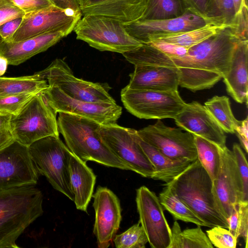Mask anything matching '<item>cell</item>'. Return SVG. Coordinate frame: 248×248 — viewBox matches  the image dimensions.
<instances>
[{"label": "cell", "instance_id": "6da1fadb", "mask_svg": "<svg viewBox=\"0 0 248 248\" xmlns=\"http://www.w3.org/2000/svg\"><path fill=\"white\" fill-rule=\"evenodd\" d=\"M43 195L35 185L0 189V248H18L16 241L43 214Z\"/></svg>", "mask_w": 248, "mask_h": 248}, {"label": "cell", "instance_id": "7a4b0ae2", "mask_svg": "<svg viewBox=\"0 0 248 248\" xmlns=\"http://www.w3.org/2000/svg\"><path fill=\"white\" fill-rule=\"evenodd\" d=\"M206 225L228 229V220L218 212L212 193V180L197 158L172 180L163 184Z\"/></svg>", "mask_w": 248, "mask_h": 248}, {"label": "cell", "instance_id": "3957f363", "mask_svg": "<svg viewBox=\"0 0 248 248\" xmlns=\"http://www.w3.org/2000/svg\"><path fill=\"white\" fill-rule=\"evenodd\" d=\"M57 123L68 148L84 162L92 161L109 167L129 170L102 141L98 132L100 124L97 122L59 112Z\"/></svg>", "mask_w": 248, "mask_h": 248}, {"label": "cell", "instance_id": "277c9868", "mask_svg": "<svg viewBox=\"0 0 248 248\" xmlns=\"http://www.w3.org/2000/svg\"><path fill=\"white\" fill-rule=\"evenodd\" d=\"M38 173L45 176L52 187L74 202L69 177L71 152L59 137L48 136L28 146Z\"/></svg>", "mask_w": 248, "mask_h": 248}, {"label": "cell", "instance_id": "5b68a950", "mask_svg": "<svg viewBox=\"0 0 248 248\" xmlns=\"http://www.w3.org/2000/svg\"><path fill=\"white\" fill-rule=\"evenodd\" d=\"M73 31L78 40L100 51L121 53L136 49L142 43L132 36L120 21L96 15H84Z\"/></svg>", "mask_w": 248, "mask_h": 248}, {"label": "cell", "instance_id": "8992f818", "mask_svg": "<svg viewBox=\"0 0 248 248\" xmlns=\"http://www.w3.org/2000/svg\"><path fill=\"white\" fill-rule=\"evenodd\" d=\"M238 40L230 27L219 30L202 42L188 48L181 58H172L177 67H190L227 75Z\"/></svg>", "mask_w": 248, "mask_h": 248}, {"label": "cell", "instance_id": "52a82bcc", "mask_svg": "<svg viewBox=\"0 0 248 248\" xmlns=\"http://www.w3.org/2000/svg\"><path fill=\"white\" fill-rule=\"evenodd\" d=\"M56 115L40 93L12 115L9 129L16 141L28 147L46 137H59Z\"/></svg>", "mask_w": 248, "mask_h": 248}, {"label": "cell", "instance_id": "ba28073f", "mask_svg": "<svg viewBox=\"0 0 248 248\" xmlns=\"http://www.w3.org/2000/svg\"><path fill=\"white\" fill-rule=\"evenodd\" d=\"M121 98L128 112L145 119H174L186 104L178 90H137L125 86L121 91Z\"/></svg>", "mask_w": 248, "mask_h": 248}, {"label": "cell", "instance_id": "9c48e42d", "mask_svg": "<svg viewBox=\"0 0 248 248\" xmlns=\"http://www.w3.org/2000/svg\"><path fill=\"white\" fill-rule=\"evenodd\" d=\"M33 75L47 80L48 85L57 87L71 97L98 103H116L108 93L110 87L106 83H94L76 77L68 65L56 59L45 69Z\"/></svg>", "mask_w": 248, "mask_h": 248}, {"label": "cell", "instance_id": "30bf717a", "mask_svg": "<svg viewBox=\"0 0 248 248\" xmlns=\"http://www.w3.org/2000/svg\"><path fill=\"white\" fill-rule=\"evenodd\" d=\"M98 132L103 143L130 170L144 177L153 178L155 170L138 142L136 130L116 123L100 124Z\"/></svg>", "mask_w": 248, "mask_h": 248}, {"label": "cell", "instance_id": "8fae6325", "mask_svg": "<svg viewBox=\"0 0 248 248\" xmlns=\"http://www.w3.org/2000/svg\"><path fill=\"white\" fill-rule=\"evenodd\" d=\"M81 12L54 5L25 14L21 24L9 40L18 42L45 33L62 31L66 36L81 18Z\"/></svg>", "mask_w": 248, "mask_h": 248}, {"label": "cell", "instance_id": "7c38bea8", "mask_svg": "<svg viewBox=\"0 0 248 248\" xmlns=\"http://www.w3.org/2000/svg\"><path fill=\"white\" fill-rule=\"evenodd\" d=\"M182 130L179 127L166 126L158 120L155 124L137 130V133L143 140L168 157L194 161L198 158L194 135Z\"/></svg>", "mask_w": 248, "mask_h": 248}, {"label": "cell", "instance_id": "4fadbf2b", "mask_svg": "<svg viewBox=\"0 0 248 248\" xmlns=\"http://www.w3.org/2000/svg\"><path fill=\"white\" fill-rule=\"evenodd\" d=\"M44 99L57 114L64 112L87 118L100 124L116 123L122 108L116 103L91 102L70 97L57 87L48 86L41 92Z\"/></svg>", "mask_w": 248, "mask_h": 248}, {"label": "cell", "instance_id": "5bb4252c", "mask_svg": "<svg viewBox=\"0 0 248 248\" xmlns=\"http://www.w3.org/2000/svg\"><path fill=\"white\" fill-rule=\"evenodd\" d=\"M218 171L212 181V193L217 209L227 220L233 208L242 201V184L232 151L218 146Z\"/></svg>", "mask_w": 248, "mask_h": 248}, {"label": "cell", "instance_id": "9a60e30c", "mask_svg": "<svg viewBox=\"0 0 248 248\" xmlns=\"http://www.w3.org/2000/svg\"><path fill=\"white\" fill-rule=\"evenodd\" d=\"M136 202L139 222L152 248H168L171 240V229L164 214L158 197L143 186L136 191Z\"/></svg>", "mask_w": 248, "mask_h": 248}, {"label": "cell", "instance_id": "2e32d148", "mask_svg": "<svg viewBox=\"0 0 248 248\" xmlns=\"http://www.w3.org/2000/svg\"><path fill=\"white\" fill-rule=\"evenodd\" d=\"M38 174L28 147L15 140L0 151V189L35 185Z\"/></svg>", "mask_w": 248, "mask_h": 248}, {"label": "cell", "instance_id": "e0dca14e", "mask_svg": "<svg viewBox=\"0 0 248 248\" xmlns=\"http://www.w3.org/2000/svg\"><path fill=\"white\" fill-rule=\"evenodd\" d=\"M92 197L95 212L93 232L97 247L108 248L118 231L122 220L120 201L110 189L101 186L97 187Z\"/></svg>", "mask_w": 248, "mask_h": 248}, {"label": "cell", "instance_id": "ac0fdd59", "mask_svg": "<svg viewBox=\"0 0 248 248\" xmlns=\"http://www.w3.org/2000/svg\"><path fill=\"white\" fill-rule=\"evenodd\" d=\"M207 24H213L209 20L187 11L181 16L174 18L160 20L140 19L123 25L130 35L144 43L147 39L152 36L190 31Z\"/></svg>", "mask_w": 248, "mask_h": 248}, {"label": "cell", "instance_id": "d6986e66", "mask_svg": "<svg viewBox=\"0 0 248 248\" xmlns=\"http://www.w3.org/2000/svg\"><path fill=\"white\" fill-rule=\"evenodd\" d=\"M173 119L176 125L186 131L204 138L221 147L226 146L224 131L200 103L193 101L186 103Z\"/></svg>", "mask_w": 248, "mask_h": 248}, {"label": "cell", "instance_id": "ffe728a7", "mask_svg": "<svg viewBox=\"0 0 248 248\" xmlns=\"http://www.w3.org/2000/svg\"><path fill=\"white\" fill-rule=\"evenodd\" d=\"M82 16L96 15L118 20L123 24L140 20L147 0H78Z\"/></svg>", "mask_w": 248, "mask_h": 248}, {"label": "cell", "instance_id": "44dd1931", "mask_svg": "<svg viewBox=\"0 0 248 248\" xmlns=\"http://www.w3.org/2000/svg\"><path fill=\"white\" fill-rule=\"evenodd\" d=\"M129 77L126 87L130 89L164 92L178 90V67L137 65Z\"/></svg>", "mask_w": 248, "mask_h": 248}, {"label": "cell", "instance_id": "7402d4cb", "mask_svg": "<svg viewBox=\"0 0 248 248\" xmlns=\"http://www.w3.org/2000/svg\"><path fill=\"white\" fill-rule=\"evenodd\" d=\"M66 36L64 32L57 31L18 42L4 40L0 46V56L7 60L8 64L17 65L45 51Z\"/></svg>", "mask_w": 248, "mask_h": 248}, {"label": "cell", "instance_id": "603a6c76", "mask_svg": "<svg viewBox=\"0 0 248 248\" xmlns=\"http://www.w3.org/2000/svg\"><path fill=\"white\" fill-rule=\"evenodd\" d=\"M248 41H238L227 75L223 78L229 94L238 103H248Z\"/></svg>", "mask_w": 248, "mask_h": 248}, {"label": "cell", "instance_id": "cb8c5ba5", "mask_svg": "<svg viewBox=\"0 0 248 248\" xmlns=\"http://www.w3.org/2000/svg\"><path fill=\"white\" fill-rule=\"evenodd\" d=\"M69 177L76 207L78 210L87 212L93 195L96 176L86 163L71 153Z\"/></svg>", "mask_w": 248, "mask_h": 248}, {"label": "cell", "instance_id": "d4e9b609", "mask_svg": "<svg viewBox=\"0 0 248 248\" xmlns=\"http://www.w3.org/2000/svg\"><path fill=\"white\" fill-rule=\"evenodd\" d=\"M137 139L155 170V173L153 179L169 183L193 162L188 160L172 159L143 140L138 134Z\"/></svg>", "mask_w": 248, "mask_h": 248}, {"label": "cell", "instance_id": "484cf974", "mask_svg": "<svg viewBox=\"0 0 248 248\" xmlns=\"http://www.w3.org/2000/svg\"><path fill=\"white\" fill-rule=\"evenodd\" d=\"M228 26L207 24L190 31L170 34L149 37L144 43L161 41L186 48L191 47L217 33L219 30Z\"/></svg>", "mask_w": 248, "mask_h": 248}, {"label": "cell", "instance_id": "4316f807", "mask_svg": "<svg viewBox=\"0 0 248 248\" xmlns=\"http://www.w3.org/2000/svg\"><path fill=\"white\" fill-rule=\"evenodd\" d=\"M178 85L193 92L212 88L223 76L221 74L203 69L178 67Z\"/></svg>", "mask_w": 248, "mask_h": 248}, {"label": "cell", "instance_id": "83f0119b", "mask_svg": "<svg viewBox=\"0 0 248 248\" xmlns=\"http://www.w3.org/2000/svg\"><path fill=\"white\" fill-rule=\"evenodd\" d=\"M48 86L46 80L33 75L16 78L0 77V98L24 93H40Z\"/></svg>", "mask_w": 248, "mask_h": 248}, {"label": "cell", "instance_id": "f1b7e54d", "mask_svg": "<svg viewBox=\"0 0 248 248\" xmlns=\"http://www.w3.org/2000/svg\"><path fill=\"white\" fill-rule=\"evenodd\" d=\"M134 65H154L177 67L171 57L149 43H143L139 47L122 54Z\"/></svg>", "mask_w": 248, "mask_h": 248}, {"label": "cell", "instance_id": "f546056e", "mask_svg": "<svg viewBox=\"0 0 248 248\" xmlns=\"http://www.w3.org/2000/svg\"><path fill=\"white\" fill-rule=\"evenodd\" d=\"M201 227L182 231L175 220L171 228V240L168 248H213L214 246Z\"/></svg>", "mask_w": 248, "mask_h": 248}, {"label": "cell", "instance_id": "4dcf8cb0", "mask_svg": "<svg viewBox=\"0 0 248 248\" xmlns=\"http://www.w3.org/2000/svg\"><path fill=\"white\" fill-rule=\"evenodd\" d=\"M165 186L158 197L163 209L168 211L175 220H179L193 223L197 226L206 227L205 224L177 197L169 187Z\"/></svg>", "mask_w": 248, "mask_h": 248}, {"label": "cell", "instance_id": "1f68e13d", "mask_svg": "<svg viewBox=\"0 0 248 248\" xmlns=\"http://www.w3.org/2000/svg\"><path fill=\"white\" fill-rule=\"evenodd\" d=\"M204 106L224 132L235 133V128L240 121L234 117L228 97L215 96L206 101Z\"/></svg>", "mask_w": 248, "mask_h": 248}, {"label": "cell", "instance_id": "d6a6232c", "mask_svg": "<svg viewBox=\"0 0 248 248\" xmlns=\"http://www.w3.org/2000/svg\"><path fill=\"white\" fill-rule=\"evenodd\" d=\"M187 10L182 0H147L143 20H160L181 16Z\"/></svg>", "mask_w": 248, "mask_h": 248}, {"label": "cell", "instance_id": "836d02e7", "mask_svg": "<svg viewBox=\"0 0 248 248\" xmlns=\"http://www.w3.org/2000/svg\"><path fill=\"white\" fill-rule=\"evenodd\" d=\"M193 135L198 159L213 181L217 176L219 166L218 145L200 136Z\"/></svg>", "mask_w": 248, "mask_h": 248}, {"label": "cell", "instance_id": "e575fe53", "mask_svg": "<svg viewBox=\"0 0 248 248\" xmlns=\"http://www.w3.org/2000/svg\"><path fill=\"white\" fill-rule=\"evenodd\" d=\"M113 240L117 248H145L148 242L139 221L122 233L116 234Z\"/></svg>", "mask_w": 248, "mask_h": 248}, {"label": "cell", "instance_id": "d590c367", "mask_svg": "<svg viewBox=\"0 0 248 248\" xmlns=\"http://www.w3.org/2000/svg\"><path fill=\"white\" fill-rule=\"evenodd\" d=\"M235 15L233 0H213L208 17L216 25L230 27Z\"/></svg>", "mask_w": 248, "mask_h": 248}, {"label": "cell", "instance_id": "8d00e7d4", "mask_svg": "<svg viewBox=\"0 0 248 248\" xmlns=\"http://www.w3.org/2000/svg\"><path fill=\"white\" fill-rule=\"evenodd\" d=\"M38 93H21L0 98V113L15 116Z\"/></svg>", "mask_w": 248, "mask_h": 248}, {"label": "cell", "instance_id": "74e56055", "mask_svg": "<svg viewBox=\"0 0 248 248\" xmlns=\"http://www.w3.org/2000/svg\"><path fill=\"white\" fill-rule=\"evenodd\" d=\"M206 234L212 245L218 248H235L237 244L236 238L228 230L219 226L211 228Z\"/></svg>", "mask_w": 248, "mask_h": 248}, {"label": "cell", "instance_id": "f35d334b", "mask_svg": "<svg viewBox=\"0 0 248 248\" xmlns=\"http://www.w3.org/2000/svg\"><path fill=\"white\" fill-rule=\"evenodd\" d=\"M232 152L235 156L242 184V201H248V167L246 156L237 143H234Z\"/></svg>", "mask_w": 248, "mask_h": 248}, {"label": "cell", "instance_id": "ab89813d", "mask_svg": "<svg viewBox=\"0 0 248 248\" xmlns=\"http://www.w3.org/2000/svg\"><path fill=\"white\" fill-rule=\"evenodd\" d=\"M248 6H243L236 14L230 28L235 37L239 41H248Z\"/></svg>", "mask_w": 248, "mask_h": 248}, {"label": "cell", "instance_id": "60d3db41", "mask_svg": "<svg viewBox=\"0 0 248 248\" xmlns=\"http://www.w3.org/2000/svg\"><path fill=\"white\" fill-rule=\"evenodd\" d=\"M182 1L187 11L209 20L214 24L213 21L208 17L213 0H182Z\"/></svg>", "mask_w": 248, "mask_h": 248}, {"label": "cell", "instance_id": "b9f144b4", "mask_svg": "<svg viewBox=\"0 0 248 248\" xmlns=\"http://www.w3.org/2000/svg\"><path fill=\"white\" fill-rule=\"evenodd\" d=\"M25 14L11 0H0V26L13 19L23 17Z\"/></svg>", "mask_w": 248, "mask_h": 248}, {"label": "cell", "instance_id": "7bdbcfd3", "mask_svg": "<svg viewBox=\"0 0 248 248\" xmlns=\"http://www.w3.org/2000/svg\"><path fill=\"white\" fill-rule=\"evenodd\" d=\"M238 236L242 237L248 248V201H241L238 204Z\"/></svg>", "mask_w": 248, "mask_h": 248}, {"label": "cell", "instance_id": "ee69618b", "mask_svg": "<svg viewBox=\"0 0 248 248\" xmlns=\"http://www.w3.org/2000/svg\"><path fill=\"white\" fill-rule=\"evenodd\" d=\"M25 14L37 11L51 5L50 0H11Z\"/></svg>", "mask_w": 248, "mask_h": 248}, {"label": "cell", "instance_id": "f6af8a7d", "mask_svg": "<svg viewBox=\"0 0 248 248\" xmlns=\"http://www.w3.org/2000/svg\"><path fill=\"white\" fill-rule=\"evenodd\" d=\"M171 58H181L187 53L188 48L172 44L155 41L148 43Z\"/></svg>", "mask_w": 248, "mask_h": 248}, {"label": "cell", "instance_id": "bcb514c9", "mask_svg": "<svg viewBox=\"0 0 248 248\" xmlns=\"http://www.w3.org/2000/svg\"><path fill=\"white\" fill-rule=\"evenodd\" d=\"M22 17L9 20L0 26V35L5 41L9 40L21 23Z\"/></svg>", "mask_w": 248, "mask_h": 248}, {"label": "cell", "instance_id": "7dc6e473", "mask_svg": "<svg viewBox=\"0 0 248 248\" xmlns=\"http://www.w3.org/2000/svg\"><path fill=\"white\" fill-rule=\"evenodd\" d=\"M15 141L10 129L0 130V151Z\"/></svg>", "mask_w": 248, "mask_h": 248}, {"label": "cell", "instance_id": "c3c4849f", "mask_svg": "<svg viewBox=\"0 0 248 248\" xmlns=\"http://www.w3.org/2000/svg\"><path fill=\"white\" fill-rule=\"evenodd\" d=\"M248 117L243 120L240 121L235 128V133L237 137H241L248 139Z\"/></svg>", "mask_w": 248, "mask_h": 248}, {"label": "cell", "instance_id": "681fc988", "mask_svg": "<svg viewBox=\"0 0 248 248\" xmlns=\"http://www.w3.org/2000/svg\"><path fill=\"white\" fill-rule=\"evenodd\" d=\"M65 9H70L81 12L78 0H61Z\"/></svg>", "mask_w": 248, "mask_h": 248}, {"label": "cell", "instance_id": "f907efd6", "mask_svg": "<svg viewBox=\"0 0 248 248\" xmlns=\"http://www.w3.org/2000/svg\"><path fill=\"white\" fill-rule=\"evenodd\" d=\"M11 116V115L0 113V130L9 129Z\"/></svg>", "mask_w": 248, "mask_h": 248}, {"label": "cell", "instance_id": "816d5d0a", "mask_svg": "<svg viewBox=\"0 0 248 248\" xmlns=\"http://www.w3.org/2000/svg\"><path fill=\"white\" fill-rule=\"evenodd\" d=\"M8 65L7 60L5 57L0 56V77L4 74Z\"/></svg>", "mask_w": 248, "mask_h": 248}, {"label": "cell", "instance_id": "f5cc1de1", "mask_svg": "<svg viewBox=\"0 0 248 248\" xmlns=\"http://www.w3.org/2000/svg\"><path fill=\"white\" fill-rule=\"evenodd\" d=\"M236 14L238 13L243 6H248V0H233Z\"/></svg>", "mask_w": 248, "mask_h": 248}, {"label": "cell", "instance_id": "db71d44e", "mask_svg": "<svg viewBox=\"0 0 248 248\" xmlns=\"http://www.w3.org/2000/svg\"><path fill=\"white\" fill-rule=\"evenodd\" d=\"M52 4L57 7L65 9L64 6L61 0H50Z\"/></svg>", "mask_w": 248, "mask_h": 248}, {"label": "cell", "instance_id": "11a10c76", "mask_svg": "<svg viewBox=\"0 0 248 248\" xmlns=\"http://www.w3.org/2000/svg\"><path fill=\"white\" fill-rule=\"evenodd\" d=\"M4 41V40L2 38V37L0 35V46L2 42Z\"/></svg>", "mask_w": 248, "mask_h": 248}]
</instances>
